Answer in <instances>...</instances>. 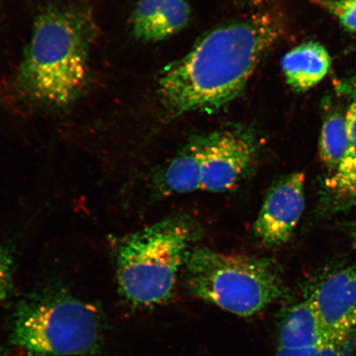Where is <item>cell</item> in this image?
<instances>
[{
    "mask_svg": "<svg viewBox=\"0 0 356 356\" xmlns=\"http://www.w3.org/2000/svg\"><path fill=\"white\" fill-rule=\"evenodd\" d=\"M345 114L348 149L343 161L328 178L327 185L341 197L356 198V83Z\"/></svg>",
    "mask_w": 356,
    "mask_h": 356,
    "instance_id": "cell-13",
    "label": "cell"
},
{
    "mask_svg": "<svg viewBox=\"0 0 356 356\" xmlns=\"http://www.w3.org/2000/svg\"><path fill=\"white\" fill-rule=\"evenodd\" d=\"M348 149L345 115L334 113L324 122L319 140V154L323 162L335 172Z\"/></svg>",
    "mask_w": 356,
    "mask_h": 356,
    "instance_id": "cell-14",
    "label": "cell"
},
{
    "mask_svg": "<svg viewBox=\"0 0 356 356\" xmlns=\"http://www.w3.org/2000/svg\"><path fill=\"white\" fill-rule=\"evenodd\" d=\"M97 35L90 7L70 3L44 8L35 17L13 77L15 99L38 111L73 105L88 86Z\"/></svg>",
    "mask_w": 356,
    "mask_h": 356,
    "instance_id": "cell-2",
    "label": "cell"
},
{
    "mask_svg": "<svg viewBox=\"0 0 356 356\" xmlns=\"http://www.w3.org/2000/svg\"><path fill=\"white\" fill-rule=\"evenodd\" d=\"M188 218L172 216L122 240L117 248L120 296L133 309L171 300L195 238Z\"/></svg>",
    "mask_w": 356,
    "mask_h": 356,
    "instance_id": "cell-4",
    "label": "cell"
},
{
    "mask_svg": "<svg viewBox=\"0 0 356 356\" xmlns=\"http://www.w3.org/2000/svg\"><path fill=\"white\" fill-rule=\"evenodd\" d=\"M282 33L277 16L261 13L204 34L188 54L160 74L163 106L170 115H180L229 104Z\"/></svg>",
    "mask_w": 356,
    "mask_h": 356,
    "instance_id": "cell-1",
    "label": "cell"
},
{
    "mask_svg": "<svg viewBox=\"0 0 356 356\" xmlns=\"http://www.w3.org/2000/svg\"><path fill=\"white\" fill-rule=\"evenodd\" d=\"M333 350L308 300L287 309L280 323L277 356H333Z\"/></svg>",
    "mask_w": 356,
    "mask_h": 356,
    "instance_id": "cell-9",
    "label": "cell"
},
{
    "mask_svg": "<svg viewBox=\"0 0 356 356\" xmlns=\"http://www.w3.org/2000/svg\"><path fill=\"white\" fill-rule=\"evenodd\" d=\"M326 335L348 343L356 334V270L334 271L306 298Z\"/></svg>",
    "mask_w": 356,
    "mask_h": 356,
    "instance_id": "cell-7",
    "label": "cell"
},
{
    "mask_svg": "<svg viewBox=\"0 0 356 356\" xmlns=\"http://www.w3.org/2000/svg\"><path fill=\"white\" fill-rule=\"evenodd\" d=\"M190 15L186 0H139L132 13L131 33L141 42H161L184 29Z\"/></svg>",
    "mask_w": 356,
    "mask_h": 356,
    "instance_id": "cell-10",
    "label": "cell"
},
{
    "mask_svg": "<svg viewBox=\"0 0 356 356\" xmlns=\"http://www.w3.org/2000/svg\"><path fill=\"white\" fill-rule=\"evenodd\" d=\"M8 345L35 356H88L104 350L108 322L99 305L60 284L35 289L8 321Z\"/></svg>",
    "mask_w": 356,
    "mask_h": 356,
    "instance_id": "cell-3",
    "label": "cell"
},
{
    "mask_svg": "<svg viewBox=\"0 0 356 356\" xmlns=\"http://www.w3.org/2000/svg\"><path fill=\"white\" fill-rule=\"evenodd\" d=\"M305 175L293 172L280 178L265 195L253 225L260 241L270 248L286 243L305 211Z\"/></svg>",
    "mask_w": 356,
    "mask_h": 356,
    "instance_id": "cell-8",
    "label": "cell"
},
{
    "mask_svg": "<svg viewBox=\"0 0 356 356\" xmlns=\"http://www.w3.org/2000/svg\"><path fill=\"white\" fill-rule=\"evenodd\" d=\"M280 65L289 86L297 92H305L326 76L331 59L321 44L309 42L287 52Z\"/></svg>",
    "mask_w": 356,
    "mask_h": 356,
    "instance_id": "cell-11",
    "label": "cell"
},
{
    "mask_svg": "<svg viewBox=\"0 0 356 356\" xmlns=\"http://www.w3.org/2000/svg\"><path fill=\"white\" fill-rule=\"evenodd\" d=\"M350 32H356V0H316Z\"/></svg>",
    "mask_w": 356,
    "mask_h": 356,
    "instance_id": "cell-15",
    "label": "cell"
},
{
    "mask_svg": "<svg viewBox=\"0 0 356 356\" xmlns=\"http://www.w3.org/2000/svg\"><path fill=\"white\" fill-rule=\"evenodd\" d=\"M13 291V259L6 246L0 245V305L10 299Z\"/></svg>",
    "mask_w": 356,
    "mask_h": 356,
    "instance_id": "cell-16",
    "label": "cell"
},
{
    "mask_svg": "<svg viewBox=\"0 0 356 356\" xmlns=\"http://www.w3.org/2000/svg\"><path fill=\"white\" fill-rule=\"evenodd\" d=\"M0 356H15L13 355L6 347L0 346ZM24 356H35L33 354L26 353Z\"/></svg>",
    "mask_w": 356,
    "mask_h": 356,
    "instance_id": "cell-17",
    "label": "cell"
},
{
    "mask_svg": "<svg viewBox=\"0 0 356 356\" xmlns=\"http://www.w3.org/2000/svg\"><path fill=\"white\" fill-rule=\"evenodd\" d=\"M202 191L224 193L251 172L258 142L250 131L227 129L198 136Z\"/></svg>",
    "mask_w": 356,
    "mask_h": 356,
    "instance_id": "cell-6",
    "label": "cell"
},
{
    "mask_svg": "<svg viewBox=\"0 0 356 356\" xmlns=\"http://www.w3.org/2000/svg\"><path fill=\"white\" fill-rule=\"evenodd\" d=\"M182 277L191 296L243 318L261 313L284 293L277 266L268 258L207 248L191 249Z\"/></svg>",
    "mask_w": 356,
    "mask_h": 356,
    "instance_id": "cell-5",
    "label": "cell"
},
{
    "mask_svg": "<svg viewBox=\"0 0 356 356\" xmlns=\"http://www.w3.org/2000/svg\"><path fill=\"white\" fill-rule=\"evenodd\" d=\"M355 239H356V234H355Z\"/></svg>",
    "mask_w": 356,
    "mask_h": 356,
    "instance_id": "cell-18",
    "label": "cell"
},
{
    "mask_svg": "<svg viewBox=\"0 0 356 356\" xmlns=\"http://www.w3.org/2000/svg\"><path fill=\"white\" fill-rule=\"evenodd\" d=\"M197 137L190 141L159 172L155 184L164 195L184 194L202 190Z\"/></svg>",
    "mask_w": 356,
    "mask_h": 356,
    "instance_id": "cell-12",
    "label": "cell"
}]
</instances>
